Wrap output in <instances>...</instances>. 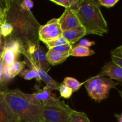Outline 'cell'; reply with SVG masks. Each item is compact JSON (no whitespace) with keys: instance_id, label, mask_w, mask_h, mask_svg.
<instances>
[{"instance_id":"6da1fadb","label":"cell","mask_w":122,"mask_h":122,"mask_svg":"<svg viewBox=\"0 0 122 122\" xmlns=\"http://www.w3.org/2000/svg\"><path fill=\"white\" fill-rule=\"evenodd\" d=\"M5 22L11 24L13 30L11 37L26 46L39 42V29L41 25L30 11H25L20 7L19 1H5Z\"/></svg>"},{"instance_id":"7a4b0ae2","label":"cell","mask_w":122,"mask_h":122,"mask_svg":"<svg viewBox=\"0 0 122 122\" xmlns=\"http://www.w3.org/2000/svg\"><path fill=\"white\" fill-rule=\"evenodd\" d=\"M81 26L86 35L103 36L108 33V27L97 1L81 0L79 7L75 12Z\"/></svg>"},{"instance_id":"3957f363","label":"cell","mask_w":122,"mask_h":122,"mask_svg":"<svg viewBox=\"0 0 122 122\" xmlns=\"http://www.w3.org/2000/svg\"><path fill=\"white\" fill-rule=\"evenodd\" d=\"M4 98L12 110L21 122H41L44 120L43 104L31 102L19 89L4 91Z\"/></svg>"},{"instance_id":"277c9868","label":"cell","mask_w":122,"mask_h":122,"mask_svg":"<svg viewBox=\"0 0 122 122\" xmlns=\"http://www.w3.org/2000/svg\"><path fill=\"white\" fill-rule=\"evenodd\" d=\"M83 83L90 97L97 102L107 98L111 89L116 88L119 85L118 82L108 77L97 76L87 80Z\"/></svg>"},{"instance_id":"5b68a950","label":"cell","mask_w":122,"mask_h":122,"mask_svg":"<svg viewBox=\"0 0 122 122\" xmlns=\"http://www.w3.org/2000/svg\"><path fill=\"white\" fill-rule=\"evenodd\" d=\"M22 54L25 57L24 61L26 63V65H27L29 69L35 70L39 75L41 81H42L46 85V86L51 88L52 90H58L60 83L53 79V78L50 76L48 73L39 66V65L33 59L32 55L27 51L26 49Z\"/></svg>"},{"instance_id":"8992f818","label":"cell","mask_w":122,"mask_h":122,"mask_svg":"<svg viewBox=\"0 0 122 122\" xmlns=\"http://www.w3.org/2000/svg\"><path fill=\"white\" fill-rule=\"evenodd\" d=\"M63 31L58 23V18H54L45 25H41L39 29V41L45 44L62 36Z\"/></svg>"},{"instance_id":"52a82bcc","label":"cell","mask_w":122,"mask_h":122,"mask_svg":"<svg viewBox=\"0 0 122 122\" xmlns=\"http://www.w3.org/2000/svg\"><path fill=\"white\" fill-rule=\"evenodd\" d=\"M43 116L44 120L49 122H71L67 112L44 105Z\"/></svg>"},{"instance_id":"ba28073f","label":"cell","mask_w":122,"mask_h":122,"mask_svg":"<svg viewBox=\"0 0 122 122\" xmlns=\"http://www.w3.org/2000/svg\"><path fill=\"white\" fill-rule=\"evenodd\" d=\"M58 20L63 32L81 26L76 13L69 8L64 10L61 15L58 18Z\"/></svg>"},{"instance_id":"9c48e42d","label":"cell","mask_w":122,"mask_h":122,"mask_svg":"<svg viewBox=\"0 0 122 122\" xmlns=\"http://www.w3.org/2000/svg\"><path fill=\"white\" fill-rule=\"evenodd\" d=\"M0 122H22L5 100L4 91H0Z\"/></svg>"},{"instance_id":"30bf717a","label":"cell","mask_w":122,"mask_h":122,"mask_svg":"<svg viewBox=\"0 0 122 122\" xmlns=\"http://www.w3.org/2000/svg\"><path fill=\"white\" fill-rule=\"evenodd\" d=\"M97 76H108V78L122 82V67L113 61L106 63Z\"/></svg>"},{"instance_id":"8fae6325","label":"cell","mask_w":122,"mask_h":122,"mask_svg":"<svg viewBox=\"0 0 122 122\" xmlns=\"http://www.w3.org/2000/svg\"><path fill=\"white\" fill-rule=\"evenodd\" d=\"M85 35H86V32L82 26L63 31L62 33V36L71 45L75 44Z\"/></svg>"},{"instance_id":"7c38bea8","label":"cell","mask_w":122,"mask_h":122,"mask_svg":"<svg viewBox=\"0 0 122 122\" xmlns=\"http://www.w3.org/2000/svg\"><path fill=\"white\" fill-rule=\"evenodd\" d=\"M31 55L39 66L48 73V71L51 69L52 66L48 61L46 58V52L42 46H40L39 44H38L34 52Z\"/></svg>"},{"instance_id":"4fadbf2b","label":"cell","mask_w":122,"mask_h":122,"mask_svg":"<svg viewBox=\"0 0 122 122\" xmlns=\"http://www.w3.org/2000/svg\"><path fill=\"white\" fill-rule=\"evenodd\" d=\"M4 43L5 50H11L18 54H23L26 49V46L25 45L11 36L5 38L4 39Z\"/></svg>"},{"instance_id":"5bb4252c","label":"cell","mask_w":122,"mask_h":122,"mask_svg":"<svg viewBox=\"0 0 122 122\" xmlns=\"http://www.w3.org/2000/svg\"><path fill=\"white\" fill-rule=\"evenodd\" d=\"M69 57L68 52H58L51 49L46 52V58L52 66L63 63Z\"/></svg>"},{"instance_id":"9a60e30c","label":"cell","mask_w":122,"mask_h":122,"mask_svg":"<svg viewBox=\"0 0 122 122\" xmlns=\"http://www.w3.org/2000/svg\"><path fill=\"white\" fill-rule=\"evenodd\" d=\"M95 52L91 48L86 46H82L81 45H77L72 48L69 52V57L73 56V57H82L90 56L94 55Z\"/></svg>"},{"instance_id":"2e32d148","label":"cell","mask_w":122,"mask_h":122,"mask_svg":"<svg viewBox=\"0 0 122 122\" xmlns=\"http://www.w3.org/2000/svg\"><path fill=\"white\" fill-rule=\"evenodd\" d=\"M19 54L15 53L11 50H5L4 49L2 55L4 63L8 66L12 65L13 63L16 61V60L19 57Z\"/></svg>"},{"instance_id":"e0dca14e","label":"cell","mask_w":122,"mask_h":122,"mask_svg":"<svg viewBox=\"0 0 122 122\" xmlns=\"http://www.w3.org/2000/svg\"><path fill=\"white\" fill-rule=\"evenodd\" d=\"M71 122H91L86 114L83 112H79L72 110L69 113Z\"/></svg>"},{"instance_id":"ac0fdd59","label":"cell","mask_w":122,"mask_h":122,"mask_svg":"<svg viewBox=\"0 0 122 122\" xmlns=\"http://www.w3.org/2000/svg\"><path fill=\"white\" fill-rule=\"evenodd\" d=\"M25 66H26V63L24 61H16L12 65L8 66V70H9L11 79L21 72V70L24 69Z\"/></svg>"},{"instance_id":"d6986e66","label":"cell","mask_w":122,"mask_h":122,"mask_svg":"<svg viewBox=\"0 0 122 122\" xmlns=\"http://www.w3.org/2000/svg\"><path fill=\"white\" fill-rule=\"evenodd\" d=\"M63 83L71 89L73 92H76L78 91L83 84V83H81L77 79L71 77H65L63 80Z\"/></svg>"},{"instance_id":"ffe728a7","label":"cell","mask_w":122,"mask_h":122,"mask_svg":"<svg viewBox=\"0 0 122 122\" xmlns=\"http://www.w3.org/2000/svg\"><path fill=\"white\" fill-rule=\"evenodd\" d=\"M19 75L25 80H31L35 78L37 82H40L41 81L39 75L35 70L30 69H23Z\"/></svg>"},{"instance_id":"44dd1931","label":"cell","mask_w":122,"mask_h":122,"mask_svg":"<svg viewBox=\"0 0 122 122\" xmlns=\"http://www.w3.org/2000/svg\"><path fill=\"white\" fill-rule=\"evenodd\" d=\"M69 44L67 42L66 40L63 38V36H61L60 38H57V39H54V40L51 41H49L48 42L45 43V45H46V47L50 50V49L54 48L55 47H57V46H60V45H64V44Z\"/></svg>"},{"instance_id":"7402d4cb","label":"cell","mask_w":122,"mask_h":122,"mask_svg":"<svg viewBox=\"0 0 122 122\" xmlns=\"http://www.w3.org/2000/svg\"><path fill=\"white\" fill-rule=\"evenodd\" d=\"M11 79V78L9 70H8V65L3 63L2 70V77H1V85H6Z\"/></svg>"},{"instance_id":"603a6c76","label":"cell","mask_w":122,"mask_h":122,"mask_svg":"<svg viewBox=\"0 0 122 122\" xmlns=\"http://www.w3.org/2000/svg\"><path fill=\"white\" fill-rule=\"evenodd\" d=\"M58 91H59L61 97L66 99H68L71 97V95L73 92L71 89L69 88L66 85L63 84V83H60Z\"/></svg>"},{"instance_id":"cb8c5ba5","label":"cell","mask_w":122,"mask_h":122,"mask_svg":"<svg viewBox=\"0 0 122 122\" xmlns=\"http://www.w3.org/2000/svg\"><path fill=\"white\" fill-rule=\"evenodd\" d=\"M13 30V26L8 23L5 22L0 26V34L4 38L11 35Z\"/></svg>"},{"instance_id":"d4e9b609","label":"cell","mask_w":122,"mask_h":122,"mask_svg":"<svg viewBox=\"0 0 122 122\" xmlns=\"http://www.w3.org/2000/svg\"><path fill=\"white\" fill-rule=\"evenodd\" d=\"M20 7L21 9L25 11H30L31 8H32L34 5V2L31 0H24V1H19Z\"/></svg>"},{"instance_id":"484cf974","label":"cell","mask_w":122,"mask_h":122,"mask_svg":"<svg viewBox=\"0 0 122 122\" xmlns=\"http://www.w3.org/2000/svg\"><path fill=\"white\" fill-rule=\"evenodd\" d=\"M6 8L5 1H0V26L5 23Z\"/></svg>"},{"instance_id":"4316f807","label":"cell","mask_w":122,"mask_h":122,"mask_svg":"<svg viewBox=\"0 0 122 122\" xmlns=\"http://www.w3.org/2000/svg\"><path fill=\"white\" fill-rule=\"evenodd\" d=\"M51 2L58 5L64 7L66 9H68L70 8L73 2V0H51Z\"/></svg>"},{"instance_id":"83f0119b","label":"cell","mask_w":122,"mask_h":122,"mask_svg":"<svg viewBox=\"0 0 122 122\" xmlns=\"http://www.w3.org/2000/svg\"><path fill=\"white\" fill-rule=\"evenodd\" d=\"M119 1V0H98L97 2L100 6H104L109 8L114 7Z\"/></svg>"},{"instance_id":"f1b7e54d","label":"cell","mask_w":122,"mask_h":122,"mask_svg":"<svg viewBox=\"0 0 122 122\" xmlns=\"http://www.w3.org/2000/svg\"><path fill=\"white\" fill-rule=\"evenodd\" d=\"M73 46L69 44H64V45H60V46H57V47H55L54 48H52L51 50H55V51H58V52H68L69 53V52L70 51V50L72 49ZM51 50V49H50Z\"/></svg>"},{"instance_id":"f546056e","label":"cell","mask_w":122,"mask_h":122,"mask_svg":"<svg viewBox=\"0 0 122 122\" xmlns=\"http://www.w3.org/2000/svg\"><path fill=\"white\" fill-rule=\"evenodd\" d=\"M111 56L122 58V45L112 50L111 52Z\"/></svg>"},{"instance_id":"4dcf8cb0","label":"cell","mask_w":122,"mask_h":122,"mask_svg":"<svg viewBox=\"0 0 122 122\" xmlns=\"http://www.w3.org/2000/svg\"><path fill=\"white\" fill-rule=\"evenodd\" d=\"M95 42L94 41H90L89 40H87V39H82L80 41L79 44V45H82V46H86V47L89 48V46H91L92 45H95Z\"/></svg>"},{"instance_id":"1f68e13d","label":"cell","mask_w":122,"mask_h":122,"mask_svg":"<svg viewBox=\"0 0 122 122\" xmlns=\"http://www.w3.org/2000/svg\"><path fill=\"white\" fill-rule=\"evenodd\" d=\"M112 61L114 62L115 63L117 64L118 65L120 66V67H122V58H119V57H115V56H112Z\"/></svg>"},{"instance_id":"d6a6232c","label":"cell","mask_w":122,"mask_h":122,"mask_svg":"<svg viewBox=\"0 0 122 122\" xmlns=\"http://www.w3.org/2000/svg\"><path fill=\"white\" fill-rule=\"evenodd\" d=\"M3 59L2 57L0 58V86L1 85V77H2V66H3Z\"/></svg>"},{"instance_id":"836d02e7","label":"cell","mask_w":122,"mask_h":122,"mask_svg":"<svg viewBox=\"0 0 122 122\" xmlns=\"http://www.w3.org/2000/svg\"><path fill=\"white\" fill-rule=\"evenodd\" d=\"M114 116H115V117H116L118 122H122V113L121 114H115Z\"/></svg>"},{"instance_id":"e575fe53","label":"cell","mask_w":122,"mask_h":122,"mask_svg":"<svg viewBox=\"0 0 122 122\" xmlns=\"http://www.w3.org/2000/svg\"><path fill=\"white\" fill-rule=\"evenodd\" d=\"M4 43H3L1 46H0V58L2 57V53L4 52Z\"/></svg>"},{"instance_id":"d590c367","label":"cell","mask_w":122,"mask_h":122,"mask_svg":"<svg viewBox=\"0 0 122 122\" xmlns=\"http://www.w3.org/2000/svg\"><path fill=\"white\" fill-rule=\"evenodd\" d=\"M119 84H120V85L122 86V82H120V83H119ZM119 94H120V97H121V98L122 99V90H119Z\"/></svg>"},{"instance_id":"8d00e7d4","label":"cell","mask_w":122,"mask_h":122,"mask_svg":"<svg viewBox=\"0 0 122 122\" xmlns=\"http://www.w3.org/2000/svg\"><path fill=\"white\" fill-rule=\"evenodd\" d=\"M4 43V41H2V36H1V35L0 34V46H1V45L3 44Z\"/></svg>"},{"instance_id":"74e56055","label":"cell","mask_w":122,"mask_h":122,"mask_svg":"<svg viewBox=\"0 0 122 122\" xmlns=\"http://www.w3.org/2000/svg\"><path fill=\"white\" fill-rule=\"evenodd\" d=\"M49 122L46 121V120H44V121H42V122Z\"/></svg>"}]
</instances>
